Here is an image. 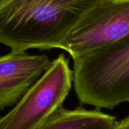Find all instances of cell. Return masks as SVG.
I'll return each mask as SVG.
<instances>
[{
  "label": "cell",
  "instance_id": "cell-1",
  "mask_svg": "<svg viewBox=\"0 0 129 129\" xmlns=\"http://www.w3.org/2000/svg\"><path fill=\"white\" fill-rule=\"evenodd\" d=\"M99 0H0V43L11 51L62 48Z\"/></svg>",
  "mask_w": 129,
  "mask_h": 129
},
{
  "label": "cell",
  "instance_id": "cell-2",
  "mask_svg": "<svg viewBox=\"0 0 129 129\" xmlns=\"http://www.w3.org/2000/svg\"><path fill=\"white\" fill-rule=\"evenodd\" d=\"M73 60V84L80 103L113 109L129 102V39Z\"/></svg>",
  "mask_w": 129,
  "mask_h": 129
},
{
  "label": "cell",
  "instance_id": "cell-3",
  "mask_svg": "<svg viewBox=\"0 0 129 129\" xmlns=\"http://www.w3.org/2000/svg\"><path fill=\"white\" fill-rule=\"evenodd\" d=\"M73 82L68 59L60 54L16 106L0 118V129H39L68 96Z\"/></svg>",
  "mask_w": 129,
  "mask_h": 129
},
{
  "label": "cell",
  "instance_id": "cell-4",
  "mask_svg": "<svg viewBox=\"0 0 129 129\" xmlns=\"http://www.w3.org/2000/svg\"><path fill=\"white\" fill-rule=\"evenodd\" d=\"M129 39V0H99L62 45L72 58Z\"/></svg>",
  "mask_w": 129,
  "mask_h": 129
},
{
  "label": "cell",
  "instance_id": "cell-5",
  "mask_svg": "<svg viewBox=\"0 0 129 129\" xmlns=\"http://www.w3.org/2000/svg\"><path fill=\"white\" fill-rule=\"evenodd\" d=\"M45 54L11 51L0 56V109L17 104L47 70Z\"/></svg>",
  "mask_w": 129,
  "mask_h": 129
},
{
  "label": "cell",
  "instance_id": "cell-6",
  "mask_svg": "<svg viewBox=\"0 0 129 129\" xmlns=\"http://www.w3.org/2000/svg\"><path fill=\"white\" fill-rule=\"evenodd\" d=\"M116 118L99 110L60 107L39 129H113Z\"/></svg>",
  "mask_w": 129,
  "mask_h": 129
},
{
  "label": "cell",
  "instance_id": "cell-7",
  "mask_svg": "<svg viewBox=\"0 0 129 129\" xmlns=\"http://www.w3.org/2000/svg\"><path fill=\"white\" fill-rule=\"evenodd\" d=\"M113 129H129V116L118 122H116Z\"/></svg>",
  "mask_w": 129,
  "mask_h": 129
}]
</instances>
